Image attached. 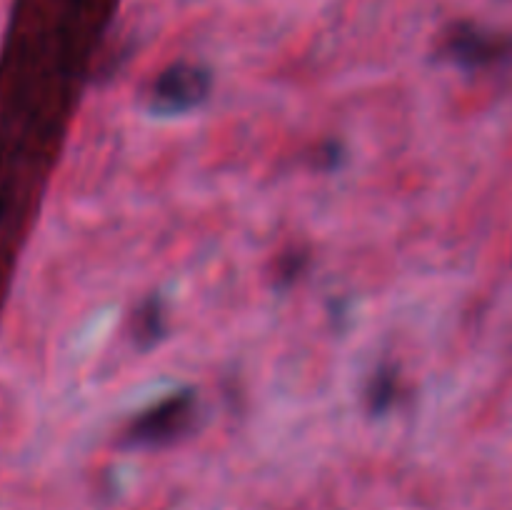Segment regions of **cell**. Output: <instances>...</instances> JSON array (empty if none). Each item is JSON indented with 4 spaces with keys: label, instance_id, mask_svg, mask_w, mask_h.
I'll use <instances>...</instances> for the list:
<instances>
[{
    "label": "cell",
    "instance_id": "2",
    "mask_svg": "<svg viewBox=\"0 0 512 510\" xmlns=\"http://www.w3.org/2000/svg\"><path fill=\"white\" fill-rule=\"evenodd\" d=\"M190 415H193V400H190V395H175V398H168L160 405H155V408H150L135 423L130 435L138 443H165V440L175 438L185 428Z\"/></svg>",
    "mask_w": 512,
    "mask_h": 510
},
{
    "label": "cell",
    "instance_id": "1",
    "mask_svg": "<svg viewBox=\"0 0 512 510\" xmlns=\"http://www.w3.org/2000/svg\"><path fill=\"white\" fill-rule=\"evenodd\" d=\"M208 88L210 80L203 70L180 65V68L168 70L155 85V110H160V113H183V110L195 108L208 95Z\"/></svg>",
    "mask_w": 512,
    "mask_h": 510
}]
</instances>
